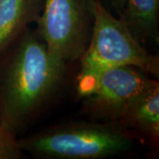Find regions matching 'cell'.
Segmentation results:
<instances>
[{
    "label": "cell",
    "mask_w": 159,
    "mask_h": 159,
    "mask_svg": "<svg viewBox=\"0 0 159 159\" xmlns=\"http://www.w3.org/2000/svg\"><path fill=\"white\" fill-rule=\"evenodd\" d=\"M14 43L0 68V125L16 136L55 94L66 64L28 29Z\"/></svg>",
    "instance_id": "1"
},
{
    "label": "cell",
    "mask_w": 159,
    "mask_h": 159,
    "mask_svg": "<svg viewBox=\"0 0 159 159\" xmlns=\"http://www.w3.org/2000/svg\"><path fill=\"white\" fill-rule=\"evenodd\" d=\"M77 91L81 93L102 72L119 66H134L158 77L159 58L143 46L125 21L97 0L96 20L90 40L80 57Z\"/></svg>",
    "instance_id": "2"
},
{
    "label": "cell",
    "mask_w": 159,
    "mask_h": 159,
    "mask_svg": "<svg viewBox=\"0 0 159 159\" xmlns=\"http://www.w3.org/2000/svg\"><path fill=\"white\" fill-rule=\"evenodd\" d=\"M22 151L41 158L101 159L134 146L129 131L111 122H70L20 139Z\"/></svg>",
    "instance_id": "3"
},
{
    "label": "cell",
    "mask_w": 159,
    "mask_h": 159,
    "mask_svg": "<svg viewBox=\"0 0 159 159\" xmlns=\"http://www.w3.org/2000/svg\"><path fill=\"white\" fill-rule=\"evenodd\" d=\"M97 0H44L38 32L55 58L67 64L79 60L89 43Z\"/></svg>",
    "instance_id": "4"
},
{
    "label": "cell",
    "mask_w": 159,
    "mask_h": 159,
    "mask_svg": "<svg viewBox=\"0 0 159 159\" xmlns=\"http://www.w3.org/2000/svg\"><path fill=\"white\" fill-rule=\"evenodd\" d=\"M157 81L136 67L119 66L98 74L79 95L93 117L119 125L128 104Z\"/></svg>",
    "instance_id": "5"
},
{
    "label": "cell",
    "mask_w": 159,
    "mask_h": 159,
    "mask_svg": "<svg viewBox=\"0 0 159 159\" xmlns=\"http://www.w3.org/2000/svg\"><path fill=\"white\" fill-rule=\"evenodd\" d=\"M44 0H0V56L37 22Z\"/></svg>",
    "instance_id": "6"
},
{
    "label": "cell",
    "mask_w": 159,
    "mask_h": 159,
    "mask_svg": "<svg viewBox=\"0 0 159 159\" xmlns=\"http://www.w3.org/2000/svg\"><path fill=\"white\" fill-rule=\"evenodd\" d=\"M119 125L134 129L152 139L159 135V84L154 85L141 93L125 110Z\"/></svg>",
    "instance_id": "7"
},
{
    "label": "cell",
    "mask_w": 159,
    "mask_h": 159,
    "mask_svg": "<svg viewBox=\"0 0 159 159\" xmlns=\"http://www.w3.org/2000/svg\"><path fill=\"white\" fill-rule=\"evenodd\" d=\"M159 0H126L119 16L142 44L158 43Z\"/></svg>",
    "instance_id": "8"
},
{
    "label": "cell",
    "mask_w": 159,
    "mask_h": 159,
    "mask_svg": "<svg viewBox=\"0 0 159 159\" xmlns=\"http://www.w3.org/2000/svg\"><path fill=\"white\" fill-rule=\"evenodd\" d=\"M23 155L16 136L0 125V159L20 158Z\"/></svg>",
    "instance_id": "9"
},
{
    "label": "cell",
    "mask_w": 159,
    "mask_h": 159,
    "mask_svg": "<svg viewBox=\"0 0 159 159\" xmlns=\"http://www.w3.org/2000/svg\"><path fill=\"white\" fill-rule=\"evenodd\" d=\"M104 6L111 11H115L117 14L120 16L124 11L125 7L126 0H100Z\"/></svg>",
    "instance_id": "10"
}]
</instances>
